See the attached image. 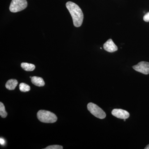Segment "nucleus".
<instances>
[{
    "mask_svg": "<svg viewBox=\"0 0 149 149\" xmlns=\"http://www.w3.org/2000/svg\"><path fill=\"white\" fill-rule=\"evenodd\" d=\"M87 107L92 114L98 118L104 119L106 116L105 112L95 104L93 103H89L87 106Z\"/></svg>",
    "mask_w": 149,
    "mask_h": 149,
    "instance_id": "4",
    "label": "nucleus"
},
{
    "mask_svg": "<svg viewBox=\"0 0 149 149\" xmlns=\"http://www.w3.org/2000/svg\"><path fill=\"white\" fill-rule=\"evenodd\" d=\"M63 148L62 146L59 145H53V146H49L45 149H62Z\"/></svg>",
    "mask_w": 149,
    "mask_h": 149,
    "instance_id": "13",
    "label": "nucleus"
},
{
    "mask_svg": "<svg viewBox=\"0 0 149 149\" xmlns=\"http://www.w3.org/2000/svg\"><path fill=\"white\" fill-rule=\"evenodd\" d=\"M111 113L113 116L120 119H127L130 116L128 111L122 109H116L113 110Z\"/></svg>",
    "mask_w": 149,
    "mask_h": 149,
    "instance_id": "6",
    "label": "nucleus"
},
{
    "mask_svg": "<svg viewBox=\"0 0 149 149\" xmlns=\"http://www.w3.org/2000/svg\"><path fill=\"white\" fill-rule=\"evenodd\" d=\"M0 143H1V145H3L5 143V141L2 138H1L0 139Z\"/></svg>",
    "mask_w": 149,
    "mask_h": 149,
    "instance_id": "15",
    "label": "nucleus"
},
{
    "mask_svg": "<svg viewBox=\"0 0 149 149\" xmlns=\"http://www.w3.org/2000/svg\"><path fill=\"white\" fill-rule=\"evenodd\" d=\"M18 84V82L15 79H10L7 82L6 84V87L7 89L12 91L14 90Z\"/></svg>",
    "mask_w": 149,
    "mask_h": 149,
    "instance_id": "9",
    "label": "nucleus"
},
{
    "mask_svg": "<svg viewBox=\"0 0 149 149\" xmlns=\"http://www.w3.org/2000/svg\"><path fill=\"white\" fill-rule=\"evenodd\" d=\"M145 149H149V144L145 148Z\"/></svg>",
    "mask_w": 149,
    "mask_h": 149,
    "instance_id": "16",
    "label": "nucleus"
},
{
    "mask_svg": "<svg viewBox=\"0 0 149 149\" xmlns=\"http://www.w3.org/2000/svg\"><path fill=\"white\" fill-rule=\"evenodd\" d=\"M125 119H124V121H125V120H125Z\"/></svg>",
    "mask_w": 149,
    "mask_h": 149,
    "instance_id": "17",
    "label": "nucleus"
},
{
    "mask_svg": "<svg viewBox=\"0 0 149 149\" xmlns=\"http://www.w3.org/2000/svg\"><path fill=\"white\" fill-rule=\"evenodd\" d=\"M31 82L34 85L38 87H42L45 85V82L43 78L37 76L32 77Z\"/></svg>",
    "mask_w": 149,
    "mask_h": 149,
    "instance_id": "8",
    "label": "nucleus"
},
{
    "mask_svg": "<svg viewBox=\"0 0 149 149\" xmlns=\"http://www.w3.org/2000/svg\"><path fill=\"white\" fill-rule=\"evenodd\" d=\"M143 20L146 22H149V12L147 13L146 14L144 15L143 17Z\"/></svg>",
    "mask_w": 149,
    "mask_h": 149,
    "instance_id": "14",
    "label": "nucleus"
},
{
    "mask_svg": "<svg viewBox=\"0 0 149 149\" xmlns=\"http://www.w3.org/2000/svg\"><path fill=\"white\" fill-rule=\"evenodd\" d=\"M21 67L22 69L27 71H33L35 68V65L34 64L27 63H22L21 64Z\"/></svg>",
    "mask_w": 149,
    "mask_h": 149,
    "instance_id": "10",
    "label": "nucleus"
},
{
    "mask_svg": "<svg viewBox=\"0 0 149 149\" xmlns=\"http://www.w3.org/2000/svg\"><path fill=\"white\" fill-rule=\"evenodd\" d=\"M37 117L41 122L45 123H54L57 120V117L54 113L44 110L38 111Z\"/></svg>",
    "mask_w": 149,
    "mask_h": 149,
    "instance_id": "2",
    "label": "nucleus"
},
{
    "mask_svg": "<svg viewBox=\"0 0 149 149\" xmlns=\"http://www.w3.org/2000/svg\"><path fill=\"white\" fill-rule=\"evenodd\" d=\"M27 6L26 0H12L9 9L12 13L18 12L26 8Z\"/></svg>",
    "mask_w": 149,
    "mask_h": 149,
    "instance_id": "3",
    "label": "nucleus"
},
{
    "mask_svg": "<svg viewBox=\"0 0 149 149\" xmlns=\"http://www.w3.org/2000/svg\"><path fill=\"white\" fill-rule=\"evenodd\" d=\"M133 68L136 71L143 74H149V63L147 62L141 61L138 64L133 66Z\"/></svg>",
    "mask_w": 149,
    "mask_h": 149,
    "instance_id": "5",
    "label": "nucleus"
},
{
    "mask_svg": "<svg viewBox=\"0 0 149 149\" xmlns=\"http://www.w3.org/2000/svg\"><path fill=\"white\" fill-rule=\"evenodd\" d=\"M104 49L109 52L112 53L118 50V47L111 39H109L104 45Z\"/></svg>",
    "mask_w": 149,
    "mask_h": 149,
    "instance_id": "7",
    "label": "nucleus"
},
{
    "mask_svg": "<svg viewBox=\"0 0 149 149\" xmlns=\"http://www.w3.org/2000/svg\"><path fill=\"white\" fill-rule=\"evenodd\" d=\"M19 89L22 92H28L30 90V87L29 85L24 83H21L19 85Z\"/></svg>",
    "mask_w": 149,
    "mask_h": 149,
    "instance_id": "12",
    "label": "nucleus"
},
{
    "mask_svg": "<svg viewBox=\"0 0 149 149\" xmlns=\"http://www.w3.org/2000/svg\"><path fill=\"white\" fill-rule=\"evenodd\" d=\"M8 113L6 111L5 107L1 102H0V115L3 118H5L7 116Z\"/></svg>",
    "mask_w": 149,
    "mask_h": 149,
    "instance_id": "11",
    "label": "nucleus"
},
{
    "mask_svg": "<svg viewBox=\"0 0 149 149\" xmlns=\"http://www.w3.org/2000/svg\"><path fill=\"white\" fill-rule=\"evenodd\" d=\"M66 7L72 16L73 24L75 27H80L83 23L84 15L80 7L75 3L68 1Z\"/></svg>",
    "mask_w": 149,
    "mask_h": 149,
    "instance_id": "1",
    "label": "nucleus"
}]
</instances>
